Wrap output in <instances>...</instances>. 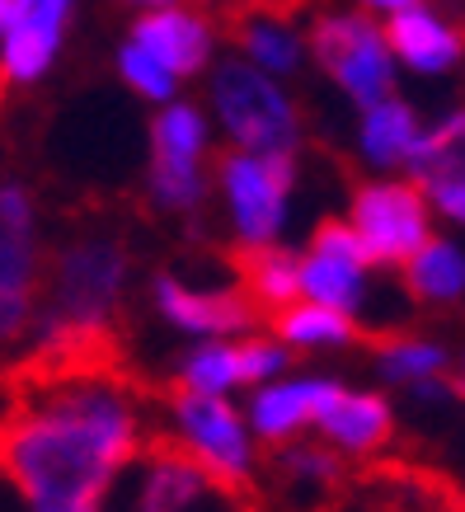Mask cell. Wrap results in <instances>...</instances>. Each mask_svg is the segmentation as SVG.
Wrapping results in <instances>:
<instances>
[{"label":"cell","instance_id":"obj_1","mask_svg":"<svg viewBox=\"0 0 465 512\" xmlns=\"http://www.w3.org/2000/svg\"><path fill=\"white\" fill-rule=\"evenodd\" d=\"M141 447V400L104 367L38 376L0 419V470L29 512H99L113 475Z\"/></svg>","mask_w":465,"mask_h":512},{"label":"cell","instance_id":"obj_2","mask_svg":"<svg viewBox=\"0 0 465 512\" xmlns=\"http://www.w3.org/2000/svg\"><path fill=\"white\" fill-rule=\"evenodd\" d=\"M99 512H254L245 484H226L202 470L179 442L160 437L155 447H137V456L113 475Z\"/></svg>","mask_w":465,"mask_h":512},{"label":"cell","instance_id":"obj_3","mask_svg":"<svg viewBox=\"0 0 465 512\" xmlns=\"http://www.w3.org/2000/svg\"><path fill=\"white\" fill-rule=\"evenodd\" d=\"M212 113L235 151L254 156H292L301 141V113L278 76L259 71L245 57H226L212 66Z\"/></svg>","mask_w":465,"mask_h":512},{"label":"cell","instance_id":"obj_4","mask_svg":"<svg viewBox=\"0 0 465 512\" xmlns=\"http://www.w3.org/2000/svg\"><path fill=\"white\" fill-rule=\"evenodd\" d=\"M310 52L325 66V76L339 85L357 109L395 94V52L386 43V29L362 15H325L310 29Z\"/></svg>","mask_w":465,"mask_h":512},{"label":"cell","instance_id":"obj_5","mask_svg":"<svg viewBox=\"0 0 465 512\" xmlns=\"http://www.w3.org/2000/svg\"><path fill=\"white\" fill-rule=\"evenodd\" d=\"M296 184V156L231 151L217 160V188L226 198L240 245H273L287 226V202Z\"/></svg>","mask_w":465,"mask_h":512},{"label":"cell","instance_id":"obj_6","mask_svg":"<svg viewBox=\"0 0 465 512\" xmlns=\"http://www.w3.org/2000/svg\"><path fill=\"white\" fill-rule=\"evenodd\" d=\"M170 419L179 433V447L212 470L226 484H249L254 475V442H249V423L240 419L226 395H202V390H174Z\"/></svg>","mask_w":465,"mask_h":512},{"label":"cell","instance_id":"obj_7","mask_svg":"<svg viewBox=\"0 0 465 512\" xmlns=\"http://www.w3.org/2000/svg\"><path fill=\"white\" fill-rule=\"evenodd\" d=\"M348 226L357 231L362 249L372 264L400 268L414 249L428 240V198L414 179H376V184H362L353 193V212H348Z\"/></svg>","mask_w":465,"mask_h":512},{"label":"cell","instance_id":"obj_8","mask_svg":"<svg viewBox=\"0 0 465 512\" xmlns=\"http://www.w3.org/2000/svg\"><path fill=\"white\" fill-rule=\"evenodd\" d=\"M367 268H372V259H367L353 226L348 221H325L310 235V249L301 254V296L357 315L367 306V292H372Z\"/></svg>","mask_w":465,"mask_h":512},{"label":"cell","instance_id":"obj_9","mask_svg":"<svg viewBox=\"0 0 465 512\" xmlns=\"http://www.w3.org/2000/svg\"><path fill=\"white\" fill-rule=\"evenodd\" d=\"M151 301L160 320L198 339H231L254 325V301L240 287H193L174 273H160L151 282Z\"/></svg>","mask_w":465,"mask_h":512},{"label":"cell","instance_id":"obj_10","mask_svg":"<svg viewBox=\"0 0 465 512\" xmlns=\"http://www.w3.org/2000/svg\"><path fill=\"white\" fill-rule=\"evenodd\" d=\"M404 170L414 174L423 198L433 202L442 217L465 221V109L447 113L437 127H423Z\"/></svg>","mask_w":465,"mask_h":512},{"label":"cell","instance_id":"obj_11","mask_svg":"<svg viewBox=\"0 0 465 512\" xmlns=\"http://www.w3.org/2000/svg\"><path fill=\"white\" fill-rule=\"evenodd\" d=\"M132 43H141L160 66H170L174 76H198L212 62V47H217V33L212 24L198 15V10H184L179 0L174 5H155V10H141V19L132 24Z\"/></svg>","mask_w":465,"mask_h":512},{"label":"cell","instance_id":"obj_12","mask_svg":"<svg viewBox=\"0 0 465 512\" xmlns=\"http://www.w3.org/2000/svg\"><path fill=\"white\" fill-rule=\"evenodd\" d=\"M339 381L329 376H292V381H259L249 400V433L264 442H292L301 428H315L325 404L339 395Z\"/></svg>","mask_w":465,"mask_h":512},{"label":"cell","instance_id":"obj_13","mask_svg":"<svg viewBox=\"0 0 465 512\" xmlns=\"http://www.w3.org/2000/svg\"><path fill=\"white\" fill-rule=\"evenodd\" d=\"M386 43L395 52V62L419 71V76H442V71L461 62L465 52L461 29L437 15L433 5H423V0L404 5V10H395L386 19Z\"/></svg>","mask_w":465,"mask_h":512},{"label":"cell","instance_id":"obj_14","mask_svg":"<svg viewBox=\"0 0 465 512\" xmlns=\"http://www.w3.org/2000/svg\"><path fill=\"white\" fill-rule=\"evenodd\" d=\"M43 278V235L29 188L0 179V292H38Z\"/></svg>","mask_w":465,"mask_h":512},{"label":"cell","instance_id":"obj_15","mask_svg":"<svg viewBox=\"0 0 465 512\" xmlns=\"http://www.w3.org/2000/svg\"><path fill=\"white\" fill-rule=\"evenodd\" d=\"M315 428L325 433L329 447L348 451V456H372V451H381L390 442V433H395V414H390L386 395L339 390V395L325 404V414L315 419Z\"/></svg>","mask_w":465,"mask_h":512},{"label":"cell","instance_id":"obj_16","mask_svg":"<svg viewBox=\"0 0 465 512\" xmlns=\"http://www.w3.org/2000/svg\"><path fill=\"white\" fill-rule=\"evenodd\" d=\"M235 43L245 52V62H254L259 71L278 80L301 71V62H306V38L273 5H249L245 15L235 19Z\"/></svg>","mask_w":465,"mask_h":512},{"label":"cell","instance_id":"obj_17","mask_svg":"<svg viewBox=\"0 0 465 512\" xmlns=\"http://www.w3.org/2000/svg\"><path fill=\"white\" fill-rule=\"evenodd\" d=\"M423 123L419 113L409 109L404 99L386 94V99H376L362 109V123H357V151L362 160L372 165V170H404V160L414 151V141H419Z\"/></svg>","mask_w":465,"mask_h":512},{"label":"cell","instance_id":"obj_18","mask_svg":"<svg viewBox=\"0 0 465 512\" xmlns=\"http://www.w3.org/2000/svg\"><path fill=\"white\" fill-rule=\"evenodd\" d=\"M400 268H404L409 292L419 296V301H428V306H456V301H465V249L456 240L428 235Z\"/></svg>","mask_w":465,"mask_h":512},{"label":"cell","instance_id":"obj_19","mask_svg":"<svg viewBox=\"0 0 465 512\" xmlns=\"http://www.w3.org/2000/svg\"><path fill=\"white\" fill-rule=\"evenodd\" d=\"M240 278H245L249 301H264L268 311H282L301 301V254L296 249L273 245H245L240 259Z\"/></svg>","mask_w":465,"mask_h":512},{"label":"cell","instance_id":"obj_20","mask_svg":"<svg viewBox=\"0 0 465 512\" xmlns=\"http://www.w3.org/2000/svg\"><path fill=\"white\" fill-rule=\"evenodd\" d=\"M278 475H282V494L292 498V508L310 512L339 489V456L325 447L296 442V447H287L278 456Z\"/></svg>","mask_w":465,"mask_h":512},{"label":"cell","instance_id":"obj_21","mask_svg":"<svg viewBox=\"0 0 465 512\" xmlns=\"http://www.w3.org/2000/svg\"><path fill=\"white\" fill-rule=\"evenodd\" d=\"M273 334L287 348H343V343L357 339V325L348 311H334V306H320V301H292V306L278 311Z\"/></svg>","mask_w":465,"mask_h":512},{"label":"cell","instance_id":"obj_22","mask_svg":"<svg viewBox=\"0 0 465 512\" xmlns=\"http://www.w3.org/2000/svg\"><path fill=\"white\" fill-rule=\"evenodd\" d=\"M57 47H62V29H47V24H33V19H15L10 29L0 33V71H5V80L33 85V80H43L52 71Z\"/></svg>","mask_w":465,"mask_h":512},{"label":"cell","instance_id":"obj_23","mask_svg":"<svg viewBox=\"0 0 465 512\" xmlns=\"http://www.w3.org/2000/svg\"><path fill=\"white\" fill-rule=\"evenodd\" d=\"M146 188H151V202L160 207V212L188 217V212H198L202 198H207V174H202V160H165V156H151Z\"/></svg>","mask_w":465,"mask_h":512},{"label":"cell","instance_id":"obj_24","mask_svg":"<svg viewBox=\"0 0 465 512\" xmlns=\"http://www.w3.org/2000/svg\"><path fill=\"white\" fill-rule=\"evenodd\" d=\"M207 118L202 109L193 104H165V113L151 123V156H165V160H202L207 156Z\"/></svg>","mask_w":465,"mask_h":512},{"label":"cell","instance_id":"obj_25","mask_svg":"<svg viewBox=\"0 0 465 512\" xmlns=\"http://www.w3.org/2000/svg\"><path fill=\"white\" fill-rule=\"evenodd\" d=\"M376 372L390 386H414L447 372V348L433 339H390L376 348Z\"/></svg>","mask_w":465,"mask_h":512},{"label":"cell","instance_id":"obj_26","mask_svg":"<svg viewBox=\"0 0 465 512\" xmlns=\"http://www.w3.org/2000/svg\"><path fill=\"white\" fill-rule=\"evenodd\" d=\"M179 386L184 390H202V395H231L240 386V357L235 343L207 339L179 362Z\"/></svg>","mask_w":465,"mask_h":512},{"label":"cell","instance_id":"obj_27","mask_svg":"<svg viewBox=\"0 0 465 512\" xmlns=\"http://www.w3.org/2000/svg\"><path fill=\"white\" fill-rule=\"evenodd\" d=\"M118 76H123L127 90H137L141 99H151V104H170L174 90H179V76H174L170 66H160L151 52L141 43H132V38L118 47Z\"/></svg>","mask_w":465,"mask_h":512},{"label":"cell","instance_id":"obj_28","mask_svg":"<svg viewBox=\"0 0 465 512\" xmlns=\"http://www.w3.org/2000/svg\"><path fill=\"white\" fill-rule=\"evenodd\" d=\"M235 357H240V386H259V381H273L287 372V343L245 339L235 343Z\"/></svg>","mask_w":465,"mask_h":512},{"label":"cell","instance_id":"obj_29","mask_svg":"<svg viewBox=\"0 0 465 512\" xmlns=\"http://www.w3.org/2000/svg\"><path fill=\"white\" fill-rule=\"evenodd\" d=\"M38 292H0V348H15L29 339Z\"/></svg>","mask_w":465,"mask_h":512},{"label":"cell","instance_id":"obj_30","mask_svg":"<svg viewBox=\"0 0 465 512\" xmlns=\"http://www.w3.org/2000/svg\"><path fill=\"white\" fill-rule=\"evenodd\" d=\"M76 10V0H19V19H33V24H47V29H62Z\"/></svg>","mask_w":465,"mask_h":512},{"label":"cell","instance_id":"obj_31","mask_svg":"<svg viewBox=\"0 0 465 512\" xmlns=\"http://www.w3.org/2000/svg\"><path fill=\"white\" fill-rule=\"evenodd\" d=\"M0 512H29V498H24V489H19L5 470H0Z\"/></svg>","mask_w":465,"mask_h":512},{"label":"cell","instance_id":"obj_32","mask_svg":"<svg viewBox=\"0 0 465 512\" xmlns=\"http://www.w3.org/2000/svg\"><path fill=\"white\" fill-rule=\"evenodd\" d=\"M367 15H395V10H404V5H414V0H357Z\"/></svg>","mask_w":465,"mask_h":512},{"label":"cell","instance_id":"obj_33","mask_svg":"<svg viewBox=\"0 0 465 512\" xmlns=\"http://www.w3.org/2000/svg\"><path fill=\"white\" fill-rule=\"evenodd\" d=\"M15 19H19V0H0V33L10 29Z\"/></svg>","mask_w":465,"mask_h":512},{"label":"cell","instance_id":"obj_34","mask_svg":"<svg viewBox=\"0 0 465 512\" xmlns=\"http://www.w3.org/2000/svg\"><path fill=\"white\" fill-rule=\"evenodd\" d=\"M127 5H137V10H155V5H174V0H127Z\"/></svg>","mask_w":465,"mask_h":512},{"label":"cell","instance_id":"obj_35","mask_svg":"<svg viewBox=\"0 0 465 512\" xmlns=\"http://www.w3.org/2000/svg\"><path fill=\"white\" fill-rule=\"evenodd\" d=\"M0 99H5V71H0Z\"/></svg>","mask_w":465,"mask_h":512},{"label":"cell","instance_id":"obj_36","mask_svg":"<svg viewBox=\"0 0 465 512\" xmlns=\"http://www.w3.org/2000/svg\"><path fill=\"white\" fill-rule=\"evenodd\" d=\"M461 372H465V357H461Z\"/></svg>","mask_w":465,"mask_h":512},{"label":"cell","instance_id":"obj_37","mask_svg":"<svg viewBox=\"0 0 465 512\" xmlns=\"http://www.w3.org/2000/svg\"><path fill=\"white\" fill-rule=\"evenodd\" d=\"M264 5H273V0H264Z\"/></svg>","mask_w":465,"mask_h":512}]
</instances>
